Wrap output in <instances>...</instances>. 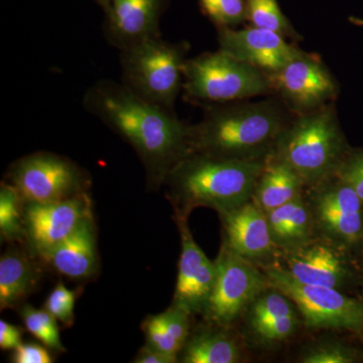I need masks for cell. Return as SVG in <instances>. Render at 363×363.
Listing matches in <instances>:
<instances>
[{
    "label": "cell",
    "instance_id": "cell-1",
    "mask_svg": "<svg viewBox=\"0 0 363 363\" xmlns=\"http://www.w3.org/2000/svg\"><path fill=\"white\" fill-rule=\"evenodd\" d=\"M84 106L133 145L150 178L159 183L190 154L189 126L173 111L145 99L124 84L96 83L86 93Z\"/></svg>",
    "mask_w": 363,
    "mask_h": 363
},
{
    "label": "cell",
    "instance_id": "cell-2",
    "mask_svg": "<svg viewBox=\"0 0 363 363\" xmlns=\"http://www.w3.org/2000/svg\"><path fill=\"white\" fill-rule=\"evenodd\" d=\"M289 123L285 109L274 100L218 104L189 126V147L229 159L266 160Z\"/></svg>",
    "mask_w": 363,
    "mask_h": 363
},
{
    "label": "cell",
    "instance_id": "cell-3",
    "mask_svg": "<svg viewBox=\"0 0 363 363\" xmlns=\"http://www.w3.org/2000/svg\"><path fill=\"white\" fill-rule=\"evenodd\" d=\"M266 160L190 152L169 169L164 180L176 214L188 216L194 208L208 207L221 215L250 201Z\"/></svg>",
    "mask_w": 363,
    "mask_h": 363
},
{
    "label": "cell",
    "instance_id": "cell-4",
    "mask_svg": "<svg viewBox=\"0 0 363 363\" xmlns=\"http://www.w3.org/2000/svg\"><path fill=\"white\" fill-rule=\"evenodd\" d=\"M348 152L335 109L325 105L290 121L272 154L312 187L335 175Z\"/></svg>",
    "mask_w": 363,
    "mask_h": 363
},
{
    "label": "cell",
    "instance_id": "cell-5",
    "mask_svg": "<svg viewBox=\"0 0 363 363\" xmlns=\"http://www.w3.org/2000/svg\"><path fill=\"white\" fill-rule=\"evenodd\" d=\"M183 45L147 38L121 50L123 84L152 104L173 111L183 83Z\"/></svg>",
    "mask_w": 363,
    "mask_h": 363
},
{
    "label": "cell",
    "instance_id": "cell-6",
    "mask_svg": "<svg viewBox=\"0 0 363 363\" xmlns=\"http://www.w3.org/2000/svg\"><path fill=\"white\" fill-rule=\"evenodd\" d=\"M183 78L186 95L196 101L230 104L272 91L264 72L220 50L186 60Z\"/></svg>",
    "mask_w": 363,
    "mask_h": 363
},
{
    "label": "cell",
    "instance_id": "cell-7",
    "mask_svg": "<svg viewBox=\"0 0 363 363\" xmlns=\"http://www.w3.org/2000/svg\"><path fill=\"white\" fill-rule=\"evenodd\" d=\"M269 284L293 301L311 329L363 330V302L337 289L305 285L276 266L262 267Z\"/></svg>",
    "mask_w": 363,
    "mask_h": 363
},
{
    "label": "cell",
    "instance_id": "cell-8",
    "mask_svg": "<svg viewBox=\"0 0 363 363\" xmlns=\"http://www.w3.org/2000/svg\"><path fill=\"white\" fill-rule=\"evenodd\" d=\"M215 264L216 278L203 314L211 323L227 328L245 314L269 281L262 267L241 257L224 241Z\"/></svg>",
    "mask_w": 363,
    "mask_h": 363
},
{
    "label": "cell",
    "instance_id": "cell-9",
    "mask_svg": "<svg viewBox=\"0 0 363 363\" xmlns=\"http://www.w3.org/2000/svg\"><path fill=\"white\" fill-rule=\"evenodd\" d=\"M11 176L26 203L60 201L85 193L83 172L69 160L49 152L23 157L14 164Z\"/></svg>",
    "mask_w": 363,
    "mask_h": 363
},
{
    "label": "cell",
    "instance_id": "cell-10",
    "mask_svg": "<svg viewBox=\"0 0 363 363\" xmlns=\"http://www.w3.org/2000/svg\"><path fill=\"white\" fill-rule=\"evenodd\" d=\"M309 188L305 198L320 238L341 247L359 240L363 233V203L354 190L336 176Z\"/></svg>",
    "mask_w": 363,
    "mask_h": 363
},
{
    "label": "cell",
    "instance_id": "cell-11",
    "mask_svg": "<svg viewBox=\"0 0 363 363\" xmlns=\"http://www.w3.org/2000/svg\"><path fill=\"white\" fill-rule=\"evenodd\" d=\"M271 89L298 114L321 108L337 94V84L319 59L302 52L281 70L267 75Z\"/></svg>",
    "mask_w": 363,
    "mask_h": 363
},
{
    "label": "cell",
    "instance_id": "cell-12",
    "mask_svg": "<svg viewBox=\"0 0 363 363\" xmlns=\"http://www.w3.org/2000/svg\"><path fill=\"white\" fill-rule=\"evenodd\" d=\"M342 247L319 236L295 250L279 252L272 266L298 283L340 290L350 276Z\"/></svg>",
    "mask_w": 363,
    "mask_h": 363
},
{
    "label": "cell",
    "instance_id": "cell-13",
    "mask_svg": "<svg viewBox=\"0 0 363 363\" xmlns=\"http://www.w3.org/2000/svg\"><path fill=\"white\" fill-rule=\"evenodd\" d=\"M91 216V205L85 193L60 201L28 202L23 211L26 236L33 250L42 257Z\"/></svg>",
    "mask_w": 363,
    "mask_h": 363
},
{
    "label": "cell",
    "instance_id": "cell-14",
    "mask_svg": "<svg viewBox=\"0 0 363 363\" xmlns=\"http://www.w3.org/2000/svg\"><path fill=\"white\" fill-rule=\"evenodd\" d=\"M181 234L182 252L179 260L174 306L192 315L204 313L216 278V264L196 243L188 226V216L176 214Z\"/></svg>",
    "mask_w": 363,
    "mask_h": 363
},
{
    "label": "cell",
    "instance_id": "cell-15",
    "mask_svg": "<svg viewBox=\"0 0 363 363\" xmlns=\"http://www.w3.org/2000/svg\"><path fill=\"white\" fill-rule=\"evenodd\" d=\"M218 42L220 51L266 75L281 70L303 52L289 44L286 38L279 33L255 26L243 30L220 26Z\"/></svg>",
    "mask_w": 363,
    "mask_h": 363
},
{
    "label": "cell",
    "instance_id": "cell-16",
    "mask_svg": "<svg viewBox=\"0 0 363 363\" xmlns=\"http://www.w3.org/2000/svg\"><path fill=\"white\" fill-rule=\"evenodd\" d=\"M220 216L223 241L234 252L262 269L276 262L279 250L272 240L267 213L252 200Z\"/></svg>",
    "mask_w": 363,
    "mask_h": 363
},
{
    "label": "cell",
    "instance_id": "cell-17",
    "mask_svg": "<svg viewBox=\"0 0 363 363\" xmlns=\"http://www.w3.org/2000/svg\"><path fill=\"white\" fill-rule=\"evenodd\" d=\"M295 307L290 298L269 284L245 310L248 330L262 344L286 340L300 325Z\"/></svg>",
    "mask_w": 363,
    "mask_h": 363
},
{
    "label": "cell",
    "instance_id": "cell-18",
    "mask_svg": "<svg viewBox=\"0 0 363 363\" xmlns=\"http://www.w3.org/2000/svg\"><path fill=\"white\" fill-rule=\"evenodd\" d=\"M161 0H111L108 35L123 50L147 38L159 35Z\"/></svg>",
    "mask_w": 363,
    "mask_h": 363
},
{
    "label": "cell",
    "instance_id": "cell-19",
    "mask_svg": "<svg viewBox=\"0 0 363 363\" xmlns=\"http://www.w3.org/2000/svg\"><path fill=\"white\" fill-rule=\"evenodd\" d=\"M52 269L68 278H89L96 271V236L92 216L65 240L42 255Z\"/></svg>",
    "mask_w": 363,
    "mask_h": 363
},
{
    "label": "cell",
    "instance_id": "cell-20",
    "mask_svg": "<svg viewBox=\"0 0 363 363\" xmlns=\"http://www.w3.org/2000/svg\"><path fill=\"white\" fill-rule=\"evenodd\" d=\"M269 230L279 252H289L316 238L311 208L304 194L266 212Z\"/></svg>",
    "mask_w": 363,
    "mask_h": 363
},
{
    "label": "cell",
    "instance_id": "cell-21",
    "mask_svg": "<svg viewBox=\"0 0 363 363\" xmlns=\"http://www.w3.org/2000/svg\"><path fill=\"white\" fill-rule=\"evenodd\" d=\"M305 187L293 169L271 154L264 162L252 200L262 211L269 212L302 196Z\"/></svg>",
    "mask_w": 363,
    "mask_h": 363
},
{
    "label": "cell",
    "instance_id": "cell-22",
    "mask_svg": "<svg viewBox=\"0 0 363 363\" xmlns=\"http://www.w3.org/2000/svg\"><path fill=\"white\" fill-rule=\"evenodd\" d=\"M37 269L23 253L6 252L0 259V307H16L37 284Z\"/></svg>",
    "mask_w": 363,
    "mask_h": 363
},
{
    "label": "cell",
    "instance_id": "cell-23",
    "mask_svg": "<svg viewBox=\"0 0 363 363\" xmlns=\"http://www.w3.org/2000/svg\"><path fill=\"white\" fill-rule=\"evenodd\" d=\"M182 350L181 360L185 363H234L240 358L235 340L218 330L197 332L187 339Z\"/></svg>",
    "mask_w": 363,
    "mask_h": 363
},
{
    "label": "cell",
    "instance_id": "cell-24",
    "mask_svg": "<svg viewBox=\"0 0 363 363\" xmlns=\"http://www.w3.org/2000/svg\"><path fill=\"white\" fill-rule=\"evenodd\" d=\"M23 198L13 184H1L0 188V233L2 240H18L26 235L23 214L21 212Z\"/></svg>",
    "mask_w": 363,
    "mask_h": 363
},
{
    "label": "cell",
    "instance_id": "cell-25",
    "mask_svg": "<svg viewBox=\"0 0 363 363\" xmlns=\"http://www.w3.org/2000/svg\"><path fill=\"white\" fill-rule=\"evenodd\" d=\"M247 18L255 28L272 30L285 38H297L277 0H247Z\"/></svg>",
    "mask_w": 363,
    "mask_h": 363
},
{
    "label": "cell",
    "instance_id": "cell-26",
    "mask_svg": "<svg viewBox=\"0 0 363 363\" xmlns=\"http://www.w3.org/2000/svg\"><path fill=\"white\" fill-rule=\"evenodd\" d=\"M21 314L26 329L40 342L51 350L65 351L60 338L58 321L47 310H38L26 305Z\"/></svg>",
    "mask_w": 363,
    "mask_h": 363
},
{
    "label": "cell",
    "instance_id": "cell-27",
    "mask_svg": "<svg viewBox=\"0 0 363 363\" xmlns=\"http://www.w3.org/2000/svg\"><path fill=\"white\" fill-rule=\"evenodd\" d=\"M207 16L220 26L238 25L247 18V4L243 0H200Z\"/></svg>",
    "mask_w": 363,
    "mask_h": 363
},
{
    "label": "cell",
    "instance_id": "cell-28",
    "mask_svg": "<svg viewBox=\"0 0 363 363\" xmlns=\"http://www.w3.org/2000/svg\"><path fill=\"white\" fill-rule=\"evenodd\" d=\"M76 298V291L68 290L63 283H59L45 301V310L57 321L61 322L65 326H71L75 318L74 309Z\"/></svg>",
    "mask_w": 363,
    "mask_h": 363
},
{
    "label": "cell",
    "instance_id": "cell-29",
    "mask_svg": "<svg viewBox=\"0 0 363 363\" xmlns=\"http://www.w3.org/2000/svg\"><path fill=\"white\" fill-rule=\"evenodd\" d=\"M143 331L147 335V344L157 350L174 357L182 350L180 343L167 331L159 315L147 318L143 324Z\"/></svg>",
    "mask_w": 363,
    "mask_h": 363
},
{
    "label": "cell",
    "instance_id": "cell-30",
    "mask_svg": "<svg viewBox=\"0 0 363 363\" xmlns=\"http://www.w3.org/2000/svg\"><path fill=\"white\" fill-rule=\"evenodd\" d=\"M334 176L352 188L363 203V152H348Z\"/></svg>",
    "mask_w": 363,
    "mask_h": 363
},
{
    "label": "cell",
    "instance_id": "cell-31",
    "mask_svg": "<svg viewBox=\"0 0 363 363\" xmlns=\"http://www.w3.org/2000/svg\"><path fill=\"white\" fill-rule=\"evenodd\" d=\"M159 317L167 331L180 343L183 348L189 338L191 315L181 308L172 305L169 309L160 314Z\"/></svg>",
    "mask_w": 363,
    "mask_h": 363
},
{
    "label": "cell",
    "instance_id": "cell-32",
    "mask_svg": "<svg viewBox=\"0 0 363 363\" xmlns=\"http://www.w3.org/2000/svg\"><path fill=\"white\" fill-rule=\"evenodd\" d=\"M353 362L350 351L330 342L319 344L307 351L302 357L304 363H350Z\"/></svg>",
    "mask_w": 363,
    "mask_h": 363
},
{
    "label": "cell",
    "instance_id": "cell-33",
    "mask_svg": "<svg viewBox=\"0 0 363 363\" xmlns=\"http://www.w3.org/2000/svg\"><path fill=\"white\" fill-rule=\"evenodd\" d=\"M14 363H51L52 358L49 351L35 343H21L14 350Z\"/></svg>",
    "mask_w": 363,
    "mask_h": 363
},
{
    "label": "cell",
    "instance_id": "cell-34",
    "mask_svg": "<svg viewBox=\"0 0 363 363\" xmlns=\"http://www.w3.org/2000/svg\"><path fill=\"white\" fill-rule=\"evenodd\" d=\"M23 332L18 326L0 321V347L4 350H16L21 344Z\"/></svg>",
    "mask_w": 363,
    "mask_h": 363
},
{
    "label": "cell",
    "instance_id": "cell-35",
    "mask_svg": "<svg viewBox=\"0 0 363 363\" xmlns=\"http://www.w3.org/2000/svg\"><path fill=\"white\" fill-rule=\"evenodd\" d=\"M133 362L135 363H173L177 362V357L162 353L147 344L140 350Z\"/></svg>",
    "mask_w": 363,
    "mask_h": 363
},
{
    "label": "cell",
    "instance_id": "cell-36",
    "mask_svg": "<svg viewBox=\"0 0 363 363\" xmlns=\"http://www.w3.org/2000/svg\"><path fill=\"white\" fill-rule=\"evenodd\" d=\"M351 23H355L357 26H363V20L357 18H350Z\"/></svg>",
    "mask_w": 363,
    "mask_h": 363
},
{
    "label": "cell",
    "instance_id": "cell-37",
    "mask_svg": "<svg viewBox=\"0 0 363 363\" xmlns=\"http://www.w3.org/2000/svg\"><path fill=\"white\" fill-rule=\"evenodd\" d=\"M102 6H108L109 0H98Z\"/></svg>",
    "mask_w": 363,
    "mask_h": 363
}]
</instances>
